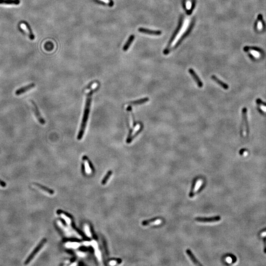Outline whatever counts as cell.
<instances>
[{"mask_svg":"<svg viewBox=\"0 0 266 266\" xmlns=\"http://www.w3.org/2000/svg\"><path fill=\"white\" fill-rule=\"evenodd\" d=\"M97 89H93L91 90L87 94L86 96V103H85V106L84 110V113L83 115V118L82 120V122L80 126V128L78 134L77 135V139L78 140H80L82 138L84 133L85 128L86 127L87 123L88 121V119L89 117V115L90 112V106H91V100H92V97L93 93L94 91H95Z\"/></svg>","mask_w":266,"mask_h":266,"instance_id":"6da1fadb","label":"cell"},{"mask_svg":"<svg viewBox=\"0 0 266 266\" xmlns=\"http://www.w3.org/2000/svg\"><path fill=\"white\" fill-rule=\"evenodd\" d=\"M183 20H184V16L183 15H182L180 16V18H179V22H178V26H177V28H176V29L175 30V31H174L173 35L172 36L170 39L169 40V42H168V43L167 47H166V48H165V50L163 51V53H164V55H168L169 53L170 52V51H171V49H170L172 43L173 42V41L174 40V39L176 38L177 34L179 33L180 30L182 28V24H183Z\"/></svg>","mask_w":266,"mask_h":266,"instance_id":"7a4b0ae2","label":"cell"},{"mask_svg":"<svg viewBox=\"0 0 266 266\" xmlns=\"http://www.w3.org/2000/svg\"><path fill=\"white\" fill-rule=\"evenodd\" d=\"M242 124L241 125V135L246 136L248 135L249 127L247 119V109L246 107H244L242 110Z\"/></svg>","mask_w":266,"mask_h":266,"instance_id":"3957f363","label":"cell"},{"mask_svg":"<svg viewBox=\"0 0 266 266\" xmlns=\"http://www.w3.org/2000/svg\"><path fill=\"white\" fill-rule=\"evenodd\" d=\"M47 240L46 238L42 239L41 241L39 242L36 247L33 250L32 252L30 254L29 256L27 258L25 261L24 262L25 265H27L31 262L35 257V256L38 254V252L41 250V249L43 247V246L46 244L47 242Z\"/></svg>","mask_w":266,"mask_h":266,"instance_id":"277c9868","label":"cell"},{"mask_svg":"<svg viewBox=\"0 0 266 266\" xmlns=\"http://www.w3.org/2000/svg\"><path fill=\"white\" fill-rule=\"evenodd\" d=\"M195 23V19L194 18V19H192V20L191 22L190 25L188 27V29L186 30V32L184 34H183V35L181 37V38L179 39V40L177 42V43L176 44L174 47H173V49H176V48H177V47H179V46H180V44L182 43V42H183V41L185 38H186L187 37H188L189 35V34L191 32L193 28H194Z\"/></svg>","mask_w":266,"mask_h":266,"instance_id":"5b68a950","label":"cell"},{"mask_svg":"<svg viewBox=\"0 0 266 266\" xmlns=\"http://www.w3.org/2000/svg\"><path fill=\"white\" fill-rule=\"evenodd\" d=\"M30 103H31L32 109L34 112V114L35 115L36 118L38 119V122L40 123L41 124L44 125L46 123V121H45L44 119L42 117L36 105L33 101H30Z\"/></svg>","mask_w":266,"mask_h":266,"instance_id":"8992f818","label":"cell"},{"mask_svg":"<svg viewBox=\"0 0 266 266\" xmlns=\"http://www.w3.org/2000/svg\"><path fill=\"white\" fill-rule=\"evenodd\" d=\"M195 220L196 221L199 222H218L221 220V217L219 216H216L211 217H198L195 218Z\"/></svg>","mask_w":266,"mask_h":266,"instance_id":"52a82bcc","label":"cell"},{"mask_svg":"<svg viewBox=\"0 0 266 266\" xmlns=\"http://www.w3.org/2000/svg\"><path fill=\"white\" fill-rule=\"evenodd\" d=\"M138 31L140 33L152 36H160L162 34V32L160 30L155 31L144 28H139L138 29Z\"/></svg>","mask_w":266,"mask_h":266,"instance_id":"ba28073f","label":"cell"},{"mask_svg":"<svg viewBox=\"0 0 266 266\" xmlns=\"http://www.w3.org/2000/svg\"><path fill=\"white\" fill-rule=\"evenodd\" d=\"M35 87V84L34 83H31L28 85H26L24 87H22L18 89L15 91V95L16 96L21 95L22 94H24L26 92L29 91L30 90L34 88Z\"/></svg>","mask_w":266,"mask_h":266,"instance_id":"9c48e42d","label":"cell"},{"mask_svg":"<svg viewBox=\"0 0 266 266\" xmlns=\"http://www.w3.org/2000/svg\"><path fill=\"white\" fill-rule=\"evenodd\" d=\"M188 72H189L190 75L192 76V77L194 80L197 83L199 87L202 88L203 87V83L202 82V80H201L200 78H199L197 74L196 73V72H195L194 70L193 69L190 68L188 70Z\"/></svg>","mask_w":266,"mask_h":266,"instance_id":"30bf717a","label":"cell"},{"mask_svg":"<svg viewBox=\"0 0 266 266\" xmlns=\"http://www.w3.org/2000/svg\"><path fill=\"white\" fill-rule=\"evenodd\" d=\"M201 184V183L200 181H199V180L197 181V180H195L194 183H193V184L192 185L190 193L189 194V196L190 198H193L194 196L195 192H196L195 189H197V190H198V189L199 188V186H200Z\"/></svg>","mask_w":266,"mask_h":266,"instance_id":"8fae6325","label":"cell"},{"mask_svg":"<svg viewBox=\"0 0 266 266\" xmlns=\"http://www.w3.org/2000/svg\"><path fill=\"white\" fill-rule=\"evenodd\" d=\"M211 78L213 81H214L216 83H217L220 86H221L225 90H228L229 88V86L227 84L223 82L222 80H220L218 78H217V77H216V76L215 75L211 76Z\"/></svg>","mask_w":266,"mask_h":266,"instance_id":"7c38bea8","label":"cell"},{"mask_svg":"<svg viewBox=\"0 0 266 266\" xmlns=\"http://www.w3.org/2000/svg\"><path fill=\"white\" fill-rule=\"evenodd\" d=\"M186 253L188 255V256L190 258L191 260L193 262L195 265H199V266H202V264H201L198 260L196 259V257L192 253V251L189 249H187L186 250Z\"/></svg>","mask_w":266,"mask_h":266,"instance_id":"4fadbf2b","label":"cell"},{"mask_svg":"<svg viewBox=\"0 0 266 266\" xmlns=\"http://www.w3.org/2000/svg\"><path fill=\"white\" fill-rule=\"evenodd\" d=\"M33 185L35 186H36L37 187H38L39 189H40L41 190L43 191L47 192V193L49 194L53 195L54 194V191L53 190L51 189L50 188H47V187L43 186V185L39 184V183H34Z\"/></svg>","mask_w":266,"mask_h":266,"instance_id":"5bb4252c","label":"cell"},{"mask_svg":"<svg viewBox=\"0 0 266 266\" xmlns=\"http://www.w3.org/2000/svg\"><path fill=\"white\" fill-rule=\"evenodd\" d=\"M160 222L161 220L159 218H152L151 219L143 221L142 222V224L144 226H148V225H149L150 224L160 223Z\"/></svg>","mask_w":266,"mask_h":266,"instance_id":"9a60e30c","label":"cell"},{"mask_svg":"<svg viewBox=\"0 0 266 266\" xmlns=\"http://www.w3.org/2000/svg\"><path fill=\"white\" fill-rule=\"evenodd\" d=\"M134 39H135V36L133 35H131L129 37V38H128L127 42L125 44V45L124 46V47H123V50L124 51H126L128 50V49H129V47H130L131 44L132 43V42H133V41L134 40Z\"/></svg>","mask_w":266,"mask_h":266,"instance_id":"2e32d148","label":"cell"},{"mask_svg":"<svg viewBox=\"0 0 266 266\" xmlns=\"http://www.w3.org/2000/svg\"><path fill=\"white\" fill-rule=\"evenodd\" d=\"M20 27H21L22 29L24 31H25V32L26 33V34L27 35H28V36L29 37L30 39H31L32 40L34 39V38H35L34 35L30 31L29 29L27 27V25H26L25 24L21 23V25H20Z\"/></svg>","mask_w":266,"mask_h":266,"instance_id":"e0dca14e","label":"cell"},{"mask_svg":"<svg viewBox=\"0 0 266 266\" xmlns=\"http://www.w3.org/2000/svg\"><path fill=\"white\" fill-rule=\"evenodd\" d=\"M149 99L148 98H144L140 99L139 100H136V101H131L129 104H130V105H134V106L139 105H141V104H144V103H145L146 102H148V101H149Z\"/></svg>","mask_w":266,"mask_h":266,"instance_id":"ac0fdd59","label":"cell"},{"mask_svg":"<svg viewBox=\"0 0 266 266\" xmlns=\"http://www.w3.org/2000/svg\"><path fill=\"white\" fill-rule=\"evenodd\" d=\"M20 4L19 0H0V4L18 5Z\"/></svg>","mask_w":266,"mask_h":266,"instance_id":"d6986e66","label":"cell"},{"mask_svg":"<svg viewBox=\"0 0 266 266\" xmlns=\"http://www.w3.org/2000/svg\"><path fill=\"white\" fill-rule=\"evenodd\" d=\"M245 48H247L246 49H244L246 50H249V52L251 53V55H253L255 58H259L261 56L260 53L257 50H255L252 49H248L247 47H245Z\"/></svg>","mask_w":266,"mask_h":266,"instance_id":"ffe728a7","label":"cell"},{"mask_svg":"<svg viewBox=\"0 0 266 266\" xmlns=\"http://www.w3.org/2000/svg\"><path fill=\"white\" fill-rule=\"evenodd\" d=\"M256 103L259 106L261 110H262L264 112H266V105L264 104L262 101V100L260 99H258L256 100Z\"/></svg>","mask_w":266,"mask_h":266,"instance_id":"44dd1931","label":"cell"},{"mask_svg":"<svg viewBox=\"0 0 266 266\" xmlns=\"http://www.w3.org/2000/svg\"><path fill=\"white\" fill-rule=\"evenodd\" d=\"M112 172L111 171H110L108 172V173L106 174V176L104 177L103 180L101 182V184L102 185H105L106 184L107 182L108 181L109 179L110 178V177L112 175Z\"/></svg>","mask_w":266,"mask_h":266,"instance_id":"7402d4cb","label":"cell"},{"mask_svg":"<svg viewBox=\"0 0 266 266\" xmlns=\"http://www.w3.org/2000/svg\"><path fill=\"white\" fill-rule=\"evenodd\" d=\"M127 110L129 112H131V115H132V117L133 118V128H135L137 125V122L135 121V119L134 117V114L132 112V106H129L128 107H127Z\"/></svg>","mask_w":266,"mask_h":266,"instance_id":"603a6c76","label":"cell"},{"mask_svg":"<svg viewBox=\"0 0 266 266\" xmlns=\"http://www.w3.org/2000/svg\"><path fill=\"white\" fill-rule=\"evenodd\" d=\"M140 128H139V129L138 131L136 132V133H135V134L134 135L132 136V140H133V139H135V137H136L137 135H138L139 134V133L142 132V131H143V128H144V125H143V124L142 123H140Z\"/></svg>","mask_w":266,"mask_h":266,"instance_id":"cb8c5ba5","label":"cell"},{"mask_svg":"<svg viewBox=\"0 0 266 266\" xmlns=\"http://www.w3.org/2000/svg\"><path fill=\"white\" fill-rule=\"evenodd\" d=\"M262 18L261 15H259V21L257 23V29L259 30H261L263 29V24L261 21Z\"/></svg>","mask_w":266,"mask_h":266,"instance_id":"d4e9b609","label":"cell"},{"mask_svg":"<svg viewBox=\"0 0 266 266\" xmlns=\"http://www.w3.org/2000/svg\"><path fill=\"white\" fill-rule=\"evenodd\" d=\"M67 246H68V247H73V248H76V247H77L79 246V244H77V243H75V242H73V243H68V244L67 245Z\"/></svg>","mask_w":266,"mask_h":266,"instance_id":"484cf974","label":"cell"},{"mask_svg":"<svg viewBox=\"0 0 266 266\" xmlns=\"http://www.w3.org/2000/svg\"><path fill=\"white\" fill-rule=\"evenodd\" d=\"M62 216L63 217V218L64 219H65V221H66L68 223V224H69V223H70L71 220H70V219L68 217H67V216H65V215H64V214H62Z\"/></svg>","mask_w":266,"mask_h":266,"instance_id":"4316f807","label":"cell"},{"mask_svg":"<svg viewBox=\"0 0 266 266\" xmlns=\"http://www.w3.org/2000/svg\"><path fill=\"white\" fill-rule=\"evenodd\" d=\"M0 186L2 187H5L6 186V183L0 179Z\"/></svg>","mask_w":266,"mask_h":266,"instance_id":"83f0119b","label":"cell"},{"mask_svg":"<svg viewBox=\"0 0 266 266\" xmlns=\"http://www.w3.org/2000/svg\"><path fill=\"white\" fill-rule=\"evenodd\" d=\"M109 6L110 7H112L114 5V2L113 0H109Z\"/></svg>","mask_w":266,"mask_h":266,"instance_id":"f1b7e54d","label":"cell"},{"mask_svg":"<svg viewBox=\"0 0 266 266\" xmlns=\"http://www.w3.org/2000/svg\"><path fill=\"white\" fill-rule=\"evenodd\" d=\"M85 231H86V232L87 233V235L90 236V232H89V230L88 227L87 226H86L85 227Z\"/></svg>","mask_w":266,"mask_h":266,"instance_id":"f546056e","label":"cell"},{"mask_svg":"<svg viewBox=\"0 0 266 266\" xmlns=\"http://www.w3.org/2000/svg\"><path fill=\"white\" fill-rule=\"evenodd\" d=\"M96 255H97V256L100 259V257H101V256H100V252H99V251H96Z\"/></svg>","mask_w":266,"mask_h":266,"instance_id":"4dcf8cb0","label":"cell"},{"mask_svg":"<svg viewBox=\"0 0 266 266\" xmlns=\"http://www.w3.org/2000/svg\"><path fill=\"white\" fill-rule=\"evenodd\" d=\"M261 236H266V232H264L262 233L261 234Z\"/></svg>","mask_w":266,"mask_h":266,"instance_id":"1f68e13d","label":"cell"},{"mask_svg":"<svg viewBox=\"0 0 266 266\" xmlns=\"http://www.w3.org/2000/svg\"><path fill=\"white\" fill-rule=\"evenodd\" d=\"M227 261H228V263H229H229H231V262L232 261V259H231V258H227Z\"/></svg>","mask_w":266,"mask_h":266,"instance_id":"d6a6232c","label":"cell"},{"mask_svg":"<svg viewBox=\"0 0 266 266\" xmlns=\"http://www.w3.org/2000/svg\"><path fill=\"white\" fill-rule=\"evenodd\" d=\"M110 264H111V265H114L115 264V262H111L110 263Z\"/></svg>","mask_w":266,"mask_h":266,"instance_id":"836d02e7","label":"cell"}]
</instances>
